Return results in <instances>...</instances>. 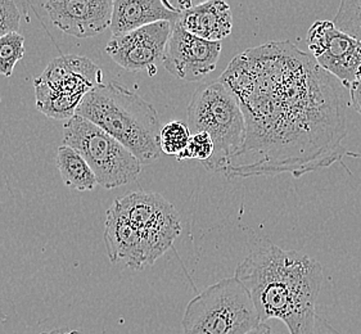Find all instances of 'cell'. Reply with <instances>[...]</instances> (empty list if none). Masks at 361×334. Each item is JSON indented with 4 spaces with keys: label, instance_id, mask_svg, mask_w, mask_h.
<instances>
[{
    "label": "cell",
    "instance_id": "obj_13",
    "mask_svg": "<svg viewBox=\"0 0 361 334\" xmlns=\"http://www.w3.org/2000/svg\"><path fill=\"white\" fill-rule=\"evenodd\" d=\"M103 240L111 262H123L133 270L145 269L140 238L116 201L107 211Z\"/></svg>",
    "mask_w": 361,
    "mask_h": 334
},
{
    "label": "cell",
    "instance_id": "obj_8",
    "mask_svg": "<svg viewBox=\"0 0 361 334\" xmlns=\"http://www.w3.org/2000/svg\"><path fill=\"white\" fill-rule=\"evenodd\" d=\"M306 43L317 63L347 90L361 80V42L340 31L333 21L314 22Z\"/></svg>",
    "mask_w": 361,
    "mask_h": 334
},
{
    "label": "cell",
    "instance_id": "obj_19",
    "mask_svg": "<svg viewBox=\"0 0 361 334\" xmlns=\"http://www.w3.org/2000/svg\"><path fill=\"white\" fill-rule=\"evenodd\" d=\"M25 56V37L20 32H11L0 37V75L11 78L15 66Z\"/></svg>",
    "mask_w": 361,
    "mask_h": 334
},
{
    "label": "cell",
    "instance_id": "obj_14",
    "mask_svg": "<svg viewBox=\"0 0 361 334\" xmlns=\"http://www.w3.org/2000/svg\"><path fill=\"white\" fill-rule=\"evenodd\" d=\"M180 12L162 0H115L111 20L112 37H120L157 22H175Z\"/></svg>",
    "mask_w": 361,
    "mask_h": 334
},
{
    "label": "cell",
    "instance_id": "obj_17",
    "mask_svg": "<svg viewBox=\"0 0 361 334\" xmlns=\"http://www.w3.org/2000/svg\"><path fill=\"white\" fill-rule=\"evenodd\" d=\"M37 109L54 120H70L76 115L84 97L57 93L37 78L35 80Z\"/></svg>",
    "mask_w": 361,
    "mask_h": 334
},
{
    "label": "cell",
    "instance_id": "obj_15",
    "mask_svg": "<svg viewBox=\"0 0 361 334\" xmlns=\"http://www.w3.org/2000/svg\"><path fill=\"white\" fill-rule=\"evenodd\" d=\"M179 25L189 34L203 40L219 42L233 29L231 6L223 0H209L180 12Z\"/></svg>",
    "mask_w": 361,
    "mask_h": 334
},
{
    "label": "cell",
    "instance_id": "obj_24",
    "mask_svg": "<svg viewBox=\"0 0 361 334\" xmlns=\"http://www.w3.org/2000/svg\"><path fill=\"white\" fill-rule=\"evenodd\" d=\"M246 334H274V332H273L270 326H267V323H261L257 327L253 328L252 330H250Z\"/></svg>",
    "mask_w": 361,
    "mask_h": 334
},
{
    "label": "cell",
    "instance_id": "obj_7",
    "mask_svg": "<svg viewBox=\"0 0 361 334\" xmlns=\"http://www.w3.org/2000/svg\"><path fill=\"white\" fill-rule=\"evenodd\" d=\"M142 242L145 268L152 266L173 247L180 235V216L166 198L153 192L137 190L116 201Z\"/></svg>",
    "mask_w": 361,
    "mask_h": 334
},
{
    "label": "cell",
    "instance_id": "obj_1",
    "mask_svg": "<svg viewBox=\"0 0 361 334\" xmlns=\"http://www.w3.org/2000/svg\"><path fill=\"white\" fill-rule=\"evenodd\" d=\"M219 80L237 99L246 140L223 174L293 178L360 157L347 151L346 103L331 73L288 40L248 48Z\"/></svg>",
    "mask_w": 361,
    "mask_h": 334
},
{
    "label": "cell",
    "instance_id": "obj_20",
    "mask_svg": "<svg viewBox=\"0 0 361 334\" xmlns=\"http://www.w3.org/2000/svg\"><path fill=\"white\" fill-rule=\"evenodd\" d=\"M333 23L348 37L361 42V0H343Z\"/></svg>",
    "mask_w": 361,
    "mask_h": 334
},
{
    "label": "cell",
    "instance_id": "obj_4",
    "mask_svg": "<svg viewBox=\"0 0 361 334\" xmlns=\"http://www.w3.org/2000/svg\"><path fill=\"white\" fill-rule=\"evenodd\" d=\"M188 128L190 134L207 132L212 139L215 152L202 163L212 173H224L246 140L242 109L231 90L219 79L195 89L188 106Z\"/></svg>",
    "mask_w": 361,
    "mask_h": 334
},
{
    "label": "cell",
    "instance_id": "obj_25",
    "mask_svg": "<svg viewBox=\"0 0 361 334\" xmlns=\"http://www.w3.org/2000/svg\"><path fill=\"white\" fill-rule=\"evenodd\" d=\"M40 334H84L78 329H53Z\"/></svg>",
    "mask_w": 361,
    "mask_h": 334
},
{
    "label": "cell",
    "instance_id": "obj_16",
    "mask_svg": "<svg viewBox=\"0 0 361 334\" xmlns=\"http://www.w3.org/2000/svg\"><path fill=\"white\" fill-rule=\"evenodd\" d=\"M58 171L66 187L87 192L97 187V178L84 157L71 147L61 146L56 157Z\"/></svg>",
    "mask_w": 361,
    "mask_h": 334
},
{
    "label": "cell",
    "instance_id": "obj_12",
    "mask_svg": "<svg viewBox=\"0 0 361 334\" xmlns=\"http://www.w3.org/2000/svg\"><path fill=\"white\" fill-rule=\"evenodd\" d=\"M39 79L61 94L85 97L102 84L103 73L87 57L62 56L51 59Z\"/></svg>",
    "mask_w": 361,
    "mask_h": 334
},
{
    "label": "cell",
    "instance_id": "obj_23",
    "mask_svg": "<svg viewBox=\"0 0 361 334\" xmlns=\"http://www.w3.org/2000/svg\"><path fill=\"white\" fill-rule=\"evenodd\" d=\"M348 92H350L351 106L354 107L356 112L361 113V80L359 82H356L354 87H351Z\"/></svg>",
    "mask_w": 361,
    "mask_h": 334
},
{
    "label": "cell",
    "instance_id": "obj_9",
    "mask_svg": "<svg viewBox=\"0 0 361 334\" xmlns=\"http://www.w3.org/2000/svg\"><path fill=\"white\" fill-rule=\"evenodd\" d=\"M173 31L171 22H157L129 34L112 37L106 47L111 59L128 71L157 73Z\"/></svg>",
    "mask_w": 361,
    "mask_h": 334
},
{
    "label": "cell",
    "instance_id": "obj_5",
    "mask_svg": "<svg viewBox=\"0 0 361 334\" xmlns=\"http://www.w3.org/2000/svg\"><path fill=\"white\" fill-rule=\"evenodd\" d=\"M261 324L252 298L237 276L207 287L189 302L184 334H246Z\"/></svg>",
    "mask_w": 361,
    "mask_h": 334
},
{
    "label": "cell",
    "instance_id": "obj_6",
    "mask_svg": "<svg viewBox=\"0 0 361 334\" xmlns=\"http://www.w3.org/2000/svg\"><path fill=\"white\" fill-rule=\"evenodd\" d=\"M63 146L71 147L84 157L98 185L104 189L120 188L134 182L142 171V163L128 148L79 115L66 123Z\"/></svg>",
    "mask_w": 361,
    "mask_h": 334
},
{
    "label": "cell",
    "instance_id": "obj_10",
    "mask_svg": "<svg viewBox=\"0 0 361 334\" xmlns=\"http://www.w3.org/2000/svg\"><path fill=\"white\" fill-rule=\"evenodd\" d=\"M220 53L221 43L195 37L176 21L173 23L162 63L175 78L193 82L202 80L216 68Z\"/></svg>",
    "mask_w": 361,
    "mask_h": 334
},
{
    "label": "cell",
    "instance_id": "obj_3",
    "mask_svg": "<svg viewBox=\"0 0 361 334\" xmlns=\"http://www.w3.org/2000/svg\"><path fill=\"white\" fill-rule=\"evenodd\" d=\"M76 115L85 117L128 148L142 165L162 156L161 123L149 102L130 89L109 81L92 89L80 103Z\"/></svg>",
    "mask_w": 361,
    "mask_h": 334
},
{
    "label": "cell",
    "instance_id": "obj_18",
    "mask_svg": "<svg viewBox=\"0 0 361 334\" xmlns=\"http://www.w3.org/2000/svg\"><path fill=\"white\" fill-rule=\"evenodd\" d=\"M190 130L188 125L181 121H171L169 124L162 126L159 134V147L162 153L167 156L178 157L187 146L190 140Z\"/></svg>",
    "mask_w": 361,
    "mask_h": 334
},
{
    "label": "cell",
    "instance_id": "obj_21",
    "mask_svg": "<svg viewBox=\"0 0 361 334\" xmlns=\"http://www.w3.org/2000/svg\"><path fill=\"white\" fill-rule=\"evenodd\" d=\"M214 152H215V146L209 134L197 132V134H192L188 146L176 157V160H200L203 163L214 156Z\"/></svg>",
    "mask_w": 361,
    "mask_h": 334
},
{
    "label": "cell",
    "instance_id": "obj_2",
    "mask_svg": "<svg viewBox=\"0 0 361 334\" xmlns=\"http://www.w3.org/2000/svg\"><path fill=\"white\" fill-rule=\"evenodd\" d=\"M252 298L261 323L278 319L289 334H314L323 266L309 254L261 240L235 276Z\"/></svg>",
    "mask_w": 361,
    "mask_h": 334
},
{
    "label": "cell",
    "instance_id": "obj_11",
    "mask_svg": "<svg viewBox=\"0 0 361 334\" xmlns=\"http://www.w3.org/2000/svg\"><path fill=\"white\" fill-rule=\"evenodd\" d=\"M37 6L67 35L85 39L111 27L114 0H48Z\"/></svg>",
    "mask_w": 361,
    "mask_h": 334
},
{
    "label": "cell",
    "instance_id": "obj_22",
    "mask_svg": "<svg viewBox=\"0 0 361 334\" xmlns=\"http://www.w3.org/2000/svg\"><path fill=\"white\" fill-rule=\"evenodd\" d=\"M21 13L13 0H0V37L18 32Z\"/></svg>",
    "mask_w": 361,
    "mask_h": 334
}]
</instances>
